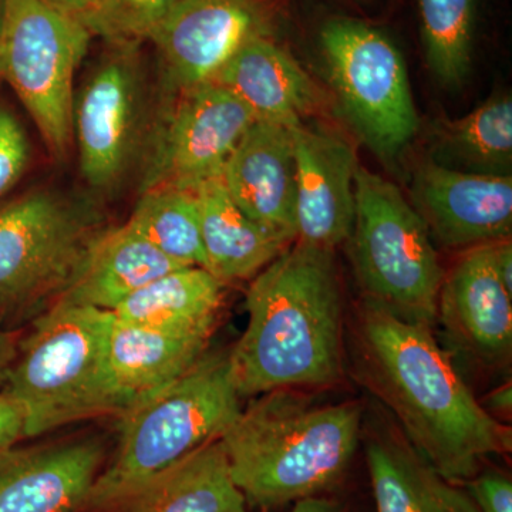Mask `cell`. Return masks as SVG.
<instances>
[{
	"label": "cell",
	"mask_w": 512,
	"mask_h": 512,
	"mask_svg": "<svg viewBox=\"0 0 512 512\" xmlns=\"http://www.w3.org/2000/svg\"><path fill=\"white\" fill-rule=\"evenodd\" d=\"M357 367L403 437L441 477L464 484L487 458L510 453V427L478 402L426 326L363 301Z\"/></svg>",
	"instance_id": "obj_1"
},
{
	"label": "cell",
	"mask_w": 512,
	"mask_h": 512,
	"mask_svg": "<svg viewBox=\"0 0 512 512\" xmlns=\"http://www.w3.org/2000/svg\"><path fill=\"white\" fill-rule=\"evenodd\" d=\"M247 312V329L229 352L241 399L342 379L343 295L335 251L293 242L254 276Z\"/></svg>",
	"instance_id": "obj_2"
},
{
	"label": "cell",
	"mask_w": 512,
	"mask_h": 512,
	"mask_svg": "<svg viewBox=\"0 0 512 512\" xmlns=\"http://www.w3.org/2000/svg\"><path fill=\"white\" fill-rule=\"evenodd\" d=\"M359 403L318 404L299 389L259 394L220 439L232 481L262 510L320 497L348 473Z\"/></svg>",
	"instance_id": "obj_3"
},
{
	"label": "cell",
	"mask_w": 512,
	"mask_h": 512,
	"mask_svg": "<svg viewBox=\"0 0 512 512\" xmlns=\"http://www.w3.org/2000/svg\"><path fill=\"white\" fill-rule=\"evenodd\" d=\"M229 352H205L183 376L121 414L120 439L84 510L103 511L128 491L220 440L241 413Z\"/></svg>",
	"instance_id": "obj_4"
},
{
	"label": "cell",
	"mask_w": 512,
	"mask_h": 512,
	"mask_svg": "<svg viewBox=\"0 0 512 512\" xmlns=\"http://www.w3.org/2000/svg\"><path fill=\"white\" fill-rule=\"evenodd\" d=\"M113 312L57 301L20 345L5 393L25 413V437L119 414L107 345Z\"/></svg>",
	"instance_id": "obj_5"
},
{
	"label": "cell",
	"mask_w": 512,
	"mask_h": 512,
	"mask_svg": "<svg viewBox=\"0 0 512 512\" xmlns=\"http://www.w3.org/2000/svg\"><path fill=\"white\" fill-rule=\"evenodd\" d=\"M349 239L363 301L433 328L444 271L429 228L396 185L360 164Z\"/></svg>",
	"instance_id": "obj_6"
},
{
	"label": "cell",
	"mask_w": 512,
	"mask_h": 512,
	"mask_svg": "<svg viewBox=\"0 0 512 512\" xmlns=\"http://www.w3.org/2000/svg\"><path fill=\"white\" fill-rule=\"evenodd\" d=\"M90 39L76 15L50 0H3L0 76L56 157L72 143L74 74Z\"/></svg>",
	"instance_id": "obj_7"
},
{
	"label": "cell",
	"mask_w": 512,
	"mask_h": 512,
	"mask_svg": "<svg viewBox=\"0 0 512 512\" xmlns=\"http://www.w3.org/2000/svg\"><path fill=\"white\" fill-rule=\"evenodd\" d=\"M330 83L369 148L393 160L416 136L420 121L402 52L383 32L338 18L320 30Z\"/></svg>",
	"instance_id": "obj_8"
},
{
	"label": "cell",
	"mask_w": 512,
	"mask_h": 512,
	"mask_svg": "<svg viewBox=\"0 0 512 512\" xmlns=\"http://www.w3.org/2000/svg\"><path fill=\"white\" fill-rule=\"evenodd\" d=\"M101 231L90 208L57 192L10 202L0 210V303L28 309L56 302Z\"/></svg>",
	"instance_id": "obj_9"
},
{
	"label": "cell",
	"mask_w": 512,
	"mask_h": 512,
	"mask_svg": "<svg viewBox=\"0 0 512 512\" xmlns=\"http://www.w3.org/2000/svg\"><path fill=\"white\" fill-rule=\"evenodd\" d=\"M254 121L248 107L217 82L180 90L158 130L141 192L157 187L195 191L220 178Z\"/></svg>",
	"instance_id": "obj_10"
},
{
	"label": "cell",
	"mask_w": 512,
	"mask_h": 512,
	"mask_svg": "<svg viewBox=\"0 0 512 512\" xmlns=\"http://www.w3.org/2000/svg\"><path fill=\"white\" fill-rule=\"evenodd\" d=\"M116 46L119 50L101 60L74 99L73 136L80 171L96 190L113 187L126 173L140 124L136 45Z\"/></svg>",
	"instance_id": "obj_11"
},
{
	"label": "cell",
	"mask_w": 512,
	"mask_h": 512,
	"mask_svg": "<svg viewBox=\"0 0 512 512\" xmlns=\"http://www.w3.org/2000/svg\"><path fill=\"white\" fill-rule=\"evenodd\" d=\"M262 0H181L151 33L175 92L212 82L249 40L269 36Z\"/></svg>",
	"instance_id": "obj_12"
},
{
	"label": "cell",
	"mask_w": 512,
	"mask_h": 512,
	"mask_svg": "<svg viewBox=\"0 0 512 512\" xmlns=\"http://www.w3.org/2000/svg\"><path fill=\"white\" fill-rule=\"evenodd\" d=\"M412 198L441 247L466 251L511 238V175L468 173L424 161L414 174Z\"/></svg>",
	"instance_id": "obj_13"
},
{
	"label": "cell",
	"mask_w": 512,
	"mask_h": 512,
	"mask_svg": "<svg viewBox=\"0 0 512 512\" xmlns=\"http://www.w3.org/2000/svg\"><path fill=\"white\" fill-rule=\"evenodd\" d=\"M296 164V239L335 251L355 222V148L305 120L289 124Z\"/></svg>",
	"instance_id": "obj_14"
},
{
	"label": "cell",
	"mask_w": 512,
	"mask_h": 512,
	"mask_svg": "<svg viewBox=\"0 0 512 512\" xmlns=\"http://www.w3.org/2000/svg\"><path fill=\"white\" fill-rule=\"evenodd\" d=\"M493 244L466 249L444 274L437 322L464 355L498 369L511 362L512 293L495 269Z\"/></svg>",
	"instance_id": "obj_15"
},
{
	"label": "cell",
	"mask_w": 512,
	"mask_h": 512,
	"mask_svg": "<svg viewBox=\"0 0 512 512\" xmlns=\"http://www.w3.org/2000/svg\"><path fill=\"white\" fill-rule=\"evenodd\" d=\"M103 460V447L92 439L2 448L0 512L84 510Z\"/></svg>",
	"instance_id": "obj_16"
},
{
	"label": "cell",
	"mask_w": 512,
	"mask_h": 512,
	"mask_svg": "<svg viewBox=\"0 0 512 512\" xmlns=\"http://www.w3.org/2000/svg\"><path fill=\"white\" fill-rule=\"evenodd\" d=\"M221 183L252 221L296 239V164L291 128L255 120L222 168Z\"/></svg>",
	"instance_id": "obj_17"
},
{
	"label": "cell",
	"mask_w": 512,
	"mask_h": 512,
	"mask_svg": "<svg viewBox=\"0 0 512 512\" xmlns=\"http://www.w3.org/2000/svg\"><path fill=\"white\" fill-rule=\"evenodd\" d=\"M214 325H131L113 315L107 359L120 416L191 369L207 352Z\"/></svg>",
	"instance_id": "obj_18"
},
{
	"label": "cell",
	"mask_w": 512,
	"mask_h": 512,
	"mask_svg": "<svg viewBox=\"0 0 512 512\" xmlns=\"http://www.w3.org/2000/svg\"><path fill=\"white\" fill-rule=\"evenodd\" d=\"M212 82L234 93L259 121L289 126L322 106L315 80L269 36L245 43Z\"/></svg>",
	"instance_id": "obj_19"
},
{
	"label": "cell",
	"mask_w": 512,
	"mask_h": 512,
	"mask_svg": "<svg viewBox=\"0 0 512 512\" xmlns=\"http://www.w3.org/2000/svg\"><path fill=\"white\" fill-rule=\"evenodd\" d=\"M178 268L184 266L161 254L127 222L93 239L72 284L57 301L113 312L138 289Z\"/></svg>",
	"instance_id": "obj_20"
},
{
	"label": "cell",
	"mask_w": 512,
	"mask_h": 512,
	"mask_svg": "<svg viewBox=\"0 0 512 512\" xmlns=\"http://www.w3.org/2000/svg\"><path fill=\"white\" fill-rule=\"evenodd\" d=\"M220 440L128 491L106 512H248Z\"/></svg>",
	"instance_id": "obj_21"
},
{
	"label": "cell",
	"mask_w": 512,
	"mask_h": 512,
	"mask_svg": "<svg viewBox=\"0 0 512 512\" xmlns=\"http://www.w3.org/2000/svg\"><path fill=\"white\" fill-rule=\"evenodd\" d=\"M365 456L376 512H481L466 490L441 477L399 434L370 437Z\"/></svg>",
	"instance_id": "obj_22"
},
{
	"label": "cell",
	"mask_w": 512,
	"mask_h": 512,
	"mask_svg": "<svg viewBox=\"0 0 512 512\" xmlns=\"http://www.w3.org/2000/svg\"><path fill=\"white\" fill-rule=\"evenodd\" d=\"M195 195L207 271L222 284L254 278L293 244L239 210L221 178L200 185Z\"/></svg>",
	"instance_id": "obj_23"
},
{
	"label": "cell",
	"mask_w": 512,
	"mask_h": 512,
	"mask_svg": "<svg viewBox=\"0 0 512 512\" xmlns=\"http://www.w3.org/2000/svg\"><path fill=\"white\" fill-rule=\"evenodd\" d=\"M434 163L468 173L511 175L512 99L493 94L476 110L441 124Z\"/></svg>",
	"instance_id": "obj_24"
},
{
	"label": "cell",
	"mask_w": 512,
	"mask_h": 512,
	"mask_svg": "<svg viewBox=\"0 0 512 512\" xmlns=\"http://www.w3.org/2000/svg\"><path fill=\"white\" fill-rule=\"evenodd\" d=\"M222 282L200 266L174 269L138 289L113 311L131 325L184 326L217 320Z\"/></svg>",
	"instance_id": "obj_25"
},
{
	"label": "cell",
	"mask_w": 512,
	"mask_h": 512,
	"mask_svg": "<svg viewBox=\"0 0 512 512\" xmlns=\"http://www.w3.org/2000/svg\"><path fill=\"white\" fill-rule=\"evenodd\" d=\"M127 222L171 261L207 269L195 191L173 187L143 191Z\"/></svg>",
	"instance_id": "obj_26"
},
{
	"label": "cell",
	"mask_w": 512,
	"mask_h": 512,
	"mask_svg": "<svg viewBox=\"0 0 512 512\" xmlns=\"http://www.w3.org/2000/svg\"><path fill=\"white\" fill-rule=\"evenodd\" d=\"M419 13L431 73L444 86L460 87L470 72L477 0H419Z\"/></svg>",
	"instance_id": "obj_27"
},
{
	"label": "cell",
	"mask_w": 512,
	"mask_h": 512,
	"mask_svg": "<svg viewBox=\"0 0 512 512\" xmlns=\"http://www.w3.org/2000/svg\"><path fill=\"white\" fill-rule=\"evenodd\" d=\"M181 0H93L77 19L113 45H138Z\"/></svg>",
	"instance_id": "obj_28"
},
{
	"label": "cell",
	"mask_w": 512,
	"mask_h": 512,
	"mask_svg": "<svg viewBox=\"0 0 512 512\" xmlns=\"http://www.w3.org/2000/svg\"><path fill=\"white\" fill-rule=\"evenodd\" d=\"M29 158L25 128L8 107L0 106V198L18 184Z\"/></svg>",
	"instance_id": "obj_29"
},
{
	"label": "cell",
	"mask_w": 512,
	"mask_h": 512,
	"mask_svg": "<svg viewBox=\"0 0 512 512\" xmlns=\"http://www.w3.org/2000/svg\"><path fill=\"white\" fill-rule=\"evenodd\" d=\"M464 485L481 512H512V483L505 474L478 471Z\"/></svg>",
	"instance_id": "obj_30"
},
{
	"label": "cell",
	"mask_w": 512,
	"mask_h": 512,
	"mask_svg": "<svg viewBox=\"0 0 512 512\" xmlns=\"http://www.w3.org/2000/svg\"><path fill=\"white\" fill-rule=\"evenodd\" d=\"M25 439V413L8 393H0V450Z\"/></svg>",
	"instance_id": "obj_31"
},
{
	"label": "cell",
	"mask_w": 512,
	"mask_h": 512,
	"mask_svg": "<svg viewBox=\"0 0 512 512\" xmlns=\"http://www.w3.org/2000/svg\"><path fill=\"white\" fill-rule=\"evenodd\" d=\"M494 265L501 282L512 293V245L511 238L493 244Z\"/></svg>",
	"instance_id": "obj_32"
},
{
	"label": "cell",
	"mask_w": 512,
	"mask_h": 512,
	"mask_svg": "<svg viewBox=\"0 0 512 512\" xmlns=\"http://www.w3.org/2000/svg\"><path fill=\"white\" fill-rule=\"evenodd\" d=\"M18 355V346L12 333L3 326L2 312H0V387L8 382L10 369Z\"/></svg>",
	"instance_id": "obj_33"
},
{
	"label": "cell",
	"mask_w": 512,
	"mask_h": 512,
	"mask_svg": "<svg viewBox=\"0 0 512 512\" xmlns=\"http://www.w3.org/2000/svg\"><path fill=\"white\" fill-rule=\"evenodd\" d=\"M268 512V510H264ZM288 512H343L339 503L332 498L320 495V497L306 498L293 504L292 510Z\"/></svg>",
	"instance_id": "obj_34"
},
{
	"label": "cell",
	"mask_w": 512,
	"mask_h": 512,
	"mask_svg": "<svg viewBox=\"0 0 512 512\" xmlns=\"http://www.w3.org/2000/svg\"><path fill=\"white\" fill-rule=\"evenodd\" d=\"M512 409V389L511 383L504 384V386L498 387L493 390L490 396L487 397V412L491 414H503L507 416L510 414Z\"/></svg>",
	"instance_id": "obj_35"
},
{
	"label": "cell",
	"mask_w": 512,
	"mask_h": 512,
	"mask_svg": "<svg viewBox=\"0 0 512 512\" xmlns=\"http://www.w3.org/2000/svg\"><path fill=\"white\" fill-rule=\"evenodd\" d=\"M50 2H52L53 5L59 6L60 9L66 10V12L79 15L93 0H50Z\"/></svg>",
	"instance_id": "obj_36"
},
{
	"label": "cell",
	"mask_w": 512,
	"mask_h": 512,
	"mask_svg": "<svg viewBox=\"0 0 512 512\" xmlns=\"http://www.w3.org/2000/svg\"><path fill=\"white\" fill-rule=\"evenodd\" d=\"M3 0H0V32H2Z\"/></svg>",
	"instance_id": "obj_37"
}]
</instances>
